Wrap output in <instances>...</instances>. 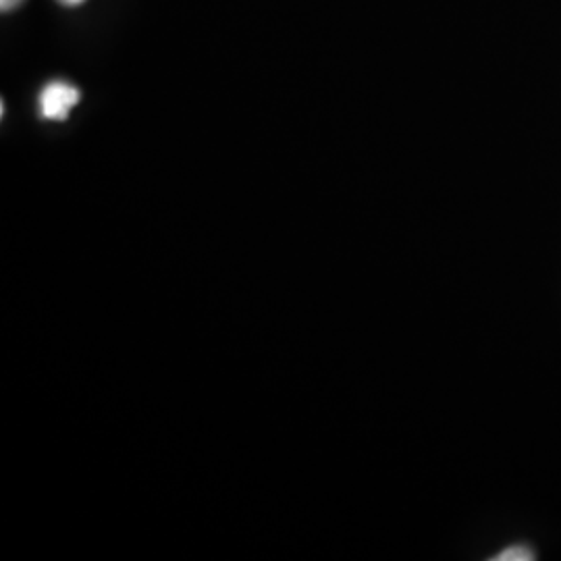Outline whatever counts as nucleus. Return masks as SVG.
<instances>
[{
  "label": "nucleus",
  "mask_w": 561,
  "mask_h": 561,
  "mask_svg": "<svg viewBox=\"0 0 561 561\" xmlns=\"http://www.w3.org/2000/svg\"><path fill=\"white\" fill-rule=\"evenodd\" d=\"M78 102H80V90L78 88H73L65 81H53L42 90V117L48 121H65Z\"/></svg>",
  "instance_id": "nucleus-1"
},
{
  "label": "nucleus",
  "mask_w": 561,
  "mask_h": 561,
  "mask_svg": "<svg viewBox=\"0 0 561 561\" xmlns=\"http://www.w3.org/2000/svg\"><path fill=\"white\" fill-rule=\"evenodd\" d=\"M535 560V556H533V551L530 549H526V547H510V549H505L502 556H497L495 561H533Z\"/></svg>",
  "instance_id": "nucleus-2"
},
{
  "label": "nucleus",
  "mask_w": 561,
  "mask_h": 561,
  "mask_svg": "<svg viewBox=\"0 0 561 561\" xmlns=\"http://www.w3.org/2000/svg\"><path fill=\"white\" fill-rule=\"evenodd\" d=\"M23 0H0V9L2 11H13V9H18Z\"/></svg>",
  "instance_id": "nucleus-3"
},
{
  "label": "nucleus",
  "mask_w": 561,
  "mask_h": 561,
  "mask_svg": "<svg viewBox=\"0 0 561 561\" xmlns=\"http://www.w3.org/2000/svg\"><path fill=\"white\" fill-rule=\"evenodd\" d=\"M60 4H67V7H76V4H81L83 0H59Z\"/></svg>",
  "instance_id": "nucleus-4"
}]
</instances>
